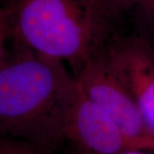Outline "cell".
<instances>
[{
	"label": "cell",
	"mask_w": 154,
	"mask_h": 154,
	"mask_svg": "<svg viewBox=\"0 0 154 154\" xmlns=\"http://www.w3.org/2000/svg\"><path fill=\"white\" fill-rule=\"evenodd\" d=\"M77 90L64 63L13 46L0 66V137L55 151Z\"/></svg>",
	"instance_id": "cell-1"
},
{
	"label": "cell",
	"mask_w": 154,
	"mask_h": 154,
	"mask_svg": "<svg viewBox=\"0 0 154 154\" xmlns=\"http://www.w3.org/2000/svg\"><path fill=\"white\" fill-rule=\"evenodd\" d=\"M0 9L13 46L69 64L75 76L116 33L90 0H4Z\"/></svg>",
	"instance_id": "cell-2"
},
{
	"label": "cell",
	"mask_w": 154,
	"mask_h": 154,
	"mask_svg": "<svg viewBox=\"0 0 154 154\" xmlns=\"http://www.w3.org/2000/svg\"><path fill=\"white\" fill-rule=\"evenodd\" d=\"M107 63L128 88L154 139V47L140 34L116 32L104 45Z\"/></svg>",
	"instance_id": "cell-3"
},
{
	"label": "cell",
	"mask_w": 154,
	"mask_h": 154,
	"mask_svg": "<svg viewBox=\"0 0 154 154\" xmlns=\"http://www.w3.org/2000/svg\"><path fill=\"white\" fill-rule=\"evenodd\" d=\"M102 48L86 62L76 75L80 88L128 136L146 144L154 152V139L128 88L107 63Z\"/></svg>",
	"instance_id": "cell-4"
},
{
	"label": "cell",
	"mask_w": 154,
	"mask_h": 154,
	"mask_svg": "<svg viewBox=\"0 0 154 154\" xmlns=\"http://www.w3.org/2000/svg\"><path fill=\"white\" fill-rule=\"evenodd\" d=\"M65 140L77 154H119L128 150L152 151L146 144L128 136L116 122L78 90L67 115Z\"/></svg>",
	"instance_id": "cell-5"
},
{
	"label": "cell",
	"mask_w": 154,
	"mask_h": 154,
	"mask_svg": "<svg viewBox=\"0 0 154 154\" xmlns=\"http://www.w3.org/2000/svg\"><path fill=\"white\" fill-rule=\"evenodd\" d=\"M116 24L134 9H139L144 0H92Z\"/></svg>",
	"instance_id": "cell-6"
},
{
	"label": "cell",
	"mask_w": 154,
	"mask_h": 154,
	"mask_svg": "<svg viewBox=\"0 0 154 154\" xmlns=\"http://www.w3.org/2000/svg\"><path fill=\"white\" fill-rule=\"evenodd\" d=\"M0 154H48L32 144L15 139L0 137Z\"/></svg>",
	"instance_id": "cell-7"
},
{
	"label": "cell",
	"mask_w": 154,
	"mask_h": 154,
	"mask_svg": "<svg viewBox=\"0 0 154 154\" xmlns=\"http://www.w3.org/2000/svg\"><path fill=\"white\" fill-rule=\"evenodd\" d=\"M10 40V36L8 33V28L6 26L5 20L4 15L0 9V66L5 61L9 54L6 45Z\"/></svg>",
	"instance_id": "cell-8"
},
{
	"label": "cell",
	"mask_w": 154,
	"mask_h": 154,
	"mask_svg": "<svg viewBox=\"0 0 154 154\" xmlns=\"http://www.w3.org/2000/svg\"><path fill=\"white\" fill-rule=\"evenodd\" d=\"M138 10L142 12L149 22L154 23V0H144L142 5Z\"/></svg>",
	"instance_id": "cell-9"
},
{
	"label": "cell",
	"mask_w": 154,
	"mask_h": 154,
	"mask_svg": "<svg viewBox=\"0 0 154 154\" xmlns=\"http://www.w3.org/2000/svg\"><path fill=\"white\" fill-rule=\"evenodd\" d=\"M119 154H154V152L145 150H128Z\"/></svg>",
	"instance_id": "cell-10"
},
{
	"label": "cell",
	"mask_w": 154,
	"mask_h": 154,
	"mask_svg": "<svg viewBox=\"0 0 154 154\" xmlns=\"http://www.w3.org/2000/svg\"><path fill=\"white\" fill-rule=\"evenodd\" d=\"M69 154H77L76 152H75V151H72L71 152H70V153Z\"/></svg>",
	"instance_id": "cell-11"
},
{
	"label": "cell",
	"mask_w": 154,
	"mask_h": 154,
	"mask_svg": "<svg viewBox=\"0 0 154 154\" xmlns=\"http://www.w3.org/2000/svg\"><path fill=\"white\" fill-rule=\"evenodd\" d=\"M3 1H4V0H0V6H1V5H2V3H3Z\"/></svg>",
	"instance_id": "cell-12"
},
{
	"label": "cell",
	"mask_w": 154,
	"mask_h": 154,
	"mask_svg": "<svg viewBox=\"0 0 154 154\" xmlns=\"http://www.w3.org/2000/svg\"><path fill=\"white\" fill-rule=\"evenodd\" d=\"M90 1H92V0H90ZM92 2H93V1H92ZM93 3H94V2H93ZM94 5H95V4H94Z\"/></svg>",
	"instance_id": "cell-13"
},
{
	"label": "cell",
	"mask_w": 154,
	"mask_h": 154,
	"mask_svg": "<svg viewBox=\"0 0 154 154\" xmlns=\"http://www.w3.org/2000/svg\"><path fill=\"white\" fill-rule=\"evenodd\" d=\"M143 2H144V1H143Z\"/></svg>",
	"instance_id": "cell-14"
}]
</instances>
